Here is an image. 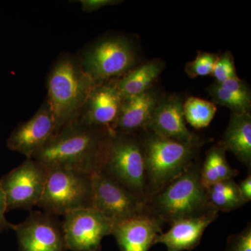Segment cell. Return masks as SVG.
Segmentation results:
<instances>
[{
  "instance_id": "1",
  "label": "cell",
  "mask_w": 251,
  "mask_h": 251,
  "mask_svg": "<svg viewBox=\"0 0 251 251\" xmlns=\"http://www.w3.org/2000/svg\"><path fill=\"white\" fill-rule=\"evenodd\" d=\"M110 133L75 120L56 132L31 158L48 171L64 168L92 174L98 171Z\"/></svg>"
},
{
  "instance_id": "2",
  "label": "cell",
  "mask_w": 251,
  "mask_h": 251,
  "mask_svg": "<svg viewBox=\"0 0 251 251\" xmlns=\"http://www.w3.org/2000/svg\"><path fill=\"white\" fill-rule=\"evenodd\" d=\"M95 85L80 62L69 57L59 59L49 75L46 100L53 114L56 132L77 120Z\"/></svg>"
},
{
  "instance_id": "3",
  "label": "cell",
  "mask_w": 251,
  "mask_h": 251,
  "mask_svg": "<svg viewBox=\"0 0 251 251\" xmlns=\"http://www.w3.org/2000/svg\"><path fill=\"white\" fill-rule=\"evenodd\" d=\"M141 143L148 202L187 171L193 163L200 144L181 143L150 131Z\"/></svg>"
},
{
  "instance_id": "4",
  "label": "cell",
  "mask_w": 251,
  "mask_h": 251,
  "mask_svg": "<svg viewBox=\"0 0 251 251\" xmlns=\"http://www.w3.org/2000/svg\"><path fill=\"white\" fill-rule=\"evenodd\" d=\"M201 168L193 163L186 172L147 202L149 212L172 223L214 210L201 179Z\"/></svg>"
},
{
  "instance_id": "5",
  "label": "cell",
  "mask_w": 251,
  "mask_h": 251,
  "mask_svg": "<svg viewBox=\"0 0 251 251\" xmlns=\"http://www.w3.org/2000/svg\"><path fill=\"white\" fill-rule=\"evenodd\" d=\"M98 171L147 203L143 145L134 133H110Z\"/></svg>"
},
{
  "instance_id": "6",
  "label": "cell",
  "mask_w": 251,
  "mask_h": 251,
  "mask_svg": "<svg viewBox=\"0 0 251 251\" xmlns=\"http://www.w3.org/2000/svg\"><path fill=\"white\" fill-rule=\"evenodd\" d=\"M37 206L54 216L92 206V174L75 170H49Z\"/></svg>"
},
{
  "instance_id": "7",
  "label": "cell",
  "mask_w": 251,
  "mask_h": 251,
  "mask_svg": "<svg viewBox=\"0 0 251 251\" xmlns=\"http://www.w3.org/2000/svg\"><path fill=\"white\" fill-rule=\"evenodd\" d=\"M81 66L94 83L119 78L134 66V50L130 41L114 37L97 43L84 54Z\"/></svg>"
},
{
  "instance_id": "8",
  "label": "cell",
  "mask_w": 251,
  "mask_h": 251,
  "mask_svg": "<svg viewBox=\"0 0 251 251\" xmlns=\"http://www.w3.org/2000/svg\"><path fill=\"white\" fill-rule=\"evenodd\" d=\"M49 171L34 161L27 158L0 179L5 193L7 211L23 209L31 210L37 206L45 188Z\"/></svg>"
},
{
  "instance_id": "9",
  "label": "cell",
  "mask_w": 251,
  "mask_h": 251,
  "mask_svg": "<svg viewBox=\"0 0 251 251\" xmlns=\"http://www.w3.org/2000/svg\"><path fill=\"white\" fill-rule=\"evenodd\" d=\"M92 206L115 224L149 212L146 202L99 171L92 174Z\"/></svg>"
},
{
  "instance_id": "10",
  "label": "cell",
  "mask_w": 251,
  "mask_h": 251,
  "mask_svg": "<svg viewBox=\"0 0 251 251\" xmlns=\"http://www.w3.org/2000/svg\"><path fill=\"white\" fill-rule=\"evenodd\" d=\"M114 225L93 207L69 213L62 223L66 248L72 251H100L102 240L112 234Z\"/></svg>"
},
{
  "instance_id": "11",
  "label": "cell",
  "mask_w": 251,
  "mask_h": 251,
  "mask_svg": "<svg viewBox=\"0 0 251 251\" xmlns=\"http://www.w3.org/2000/svg\"><path fill=\"white\" fill-rule=\"evenodd\" d=\"M19 251H64L62 224L56 216L41 211H31L27 219L16 225Z\"/></svg>"
},
{
  "instance_id": "12",
  "label": "cell",
  "mask_w": 251,
  "mask_h": 251,
  "mask_svg": "<svg viewBox=\"0 0 251 251\" xmlns=\"http://www.w3.org/2000/svg\"><path fill=\"white\" fill-rule=\"evenodd\" d=\"M55 132L53 114L46 100L31 119L19 124L11 132L6 146L11 151L31 158L52 138Z\"/></svg>"
},
{
  "instance_id": "13",
  "label": "cell",
  "mask_w": 251,
  "mask_h": 251,
  "mask_svg": "<svg viewBox=\"0 0 251 251\" xmlns=\"http://www.w3.org/2000/svg\"><path fill=\"white\" fill-rule=\"evenodd\" d=\"M122 101L123 99L117 89L116 79L96 84L77 120L113 133Z\"/></svg>"
},
{
  "instance_id": "14",
  "label": "cell",
  "mask_w": 251,
  "mask_h": 251,
  "mask_svg": "<svg viewBox=\"0 0 251 251\" xmlns=\"http://www.w3.org/2000/svg\"><path fill=\"white\" fill-rule=\"evenodd\" d=\"M163 222L147 212L114 225L112 234L122 251H148L162 233Z\"/></svg>"
},
{
  "instance_id": "15",
  "label": "cell",
  "mask_w": 251,
  "mask_h": 251,
  "mask_svg": "<svg viewBox=\"0 0 251 251\" xmlns=\"http://www.w3.org/2000/svg\"><path fill=\"white\" fill-rule=\"evenodd\" d=\"M183 104L181 99L175 96L161 99L147 129L159 136L181 143H201L199 138L186 126Z\"/></svg>"
},
{
  "instance_id": "16",
  "label": "cell",
  "mask_w": 251,
  "mask_h": 251,
  "mask_svg": "<svg viewBox=\"0 0 251 251\" xmlns=\"http://www.w3.org/2000/svg\"><path fill=\"white\" fill-rule=\"evenodd\" d=\"M218 216L219 211L214 209L202 215L177 220L172 223L169 230L158 236L154 244H163L167 251L192 250L199 244L204 231Z\"/></svg>"
},
{
  "instance_id": "17",
  "label": "cell",
  "mask_w": 251,
  "mask_h": 251,
  "mask_svg": "<svg viewBox=\"0 0 251 251\" xmlns=\"http://www.w3.org/2000/svg\"><path fill=\"white\" fill-rule=\"evenodd\" d=\"M161 99L157 92L150 89L139 95L124 99L115 132L135 134L137 130L147 129Z\"/></svg>"
},
{
  "instance_id": "18",
  "label": "cell",
  "mask_w": 251,
  "mask_h": 251,
  "mask_svg": "<svg viewBox=\"0 0 251 251\" xmlns=\"http://www.w3.org/2000/svg\"><path fill=\"white\" fill-rule=\"evenodd\" d=\"M219 145L239 161L250 168L251 166V116L250 113H232L229 125Z\"/></svg>"
},
{
  "instance_id": "19",
  "label": "cell",
  "mask_w": 251,
  "mask_h": 251,
  "mask_svg": "<svg viewBox=\"0 0 251 251\" xmlns=\"http://www.w3.org/2000/svg\"><path fill=\"white\" fill-rule=\"evenodd\" d=\"M162 70L163 64L159 60H152L116 79L117 89L123 100L139 95L151 89Z\"/></svg>"
},
{
  "instance_id": "20",
  "label": "cell",
  "mask_w": 251,
  "mask_h": 251,
  "mask_svg": "<svg viewBox=\"0 0 251 251\" xmlns=\"http://www.w3.org/2000/svg\"><path fill=\"white\" fill-rule=\"evenodd\" d=\"M226 151L218 144L206 153L205 161L201 168V181L206 191L216 182L233 179L239 173L227 163Z\"/></svg>"
},
{
  "instance_id": "21",
  "label": "cell",
  "mask_w": 251,
  "mask_h": 251,
  "mask_svg": "<svg viewBox=\"0 0 251 251\" xmlns=\"http://www.w3.org/2000/svg\"><path fill=\"white\" fill-rule=\"evenodd\" d=\"M211 205L217 211H230L246 204L241 198L239 186L233 179L224 180L206 189Z\"/></svg>"
},
{
  "instance_id": "22",
  "label": "cell",
  "mask_w": 251,
  "mask_h": 251,
  "mask_svg": "<svg viewBox=\"0 0 251 251\" xmlns=\"http://www.w3.org/2000/svg\"><path fill=\"white\" fill-rule=\"evenodd\" d=\"M185 121L196 129L208 126L216 112V106L212 102L197 97H189L183 104Z\"/></svg>"
},
{
  "instance_id": "23",
  "label": "cell",
  "mask_w": 251,
  "mask_h": 251,
  "mask_svg": "<svg viewBox=\"0 0 251 251\" xmlns=\"http://www.w3.org/2000/svg\"><path fill=\"white\" fill-rule=\"evenodd\" d=\"M208 92L214 103L227 107L232 110V113L237 115L250 113L251 95H242L224 90L216 82L208 88Z\"/></svg>"
},
{
  "instance_id": "24",
  "label": "cell",
  "mask_w": 251,
  "mask_h": 251,
  "mask_svg": "<svg viewBox=\"0 0 251 251\" xmlns=\"http://www.w3.org/2000/svg\"><path fill=\"white\" fill-rule=\"evenodd\" d=\"M218 58L216 54L200 52L194 60L186 64L185 72L191 78L211 75Z\"/></svg>"
},
{
  "instance_id": "25",
  "label": "cell",
  "mask_w": 251,
  "mask_h": 251,
  "mask_svg": "<svg viewBox=\"0 0 251 251\" xmlns=\"http://www.w3.org/2000/svg\"><path fill=\"white\" fill-rule=\"evenodd\" d=\"M211 75L215 77L216 82H224L237 76L232 53L225 52L223 55L219 57Z\"/></svg>"
},
{
  "instance_id": "26",
  "label": "cell",
  "mask_w": 251,
  "mask_h": 251,
  "mask_svg": "<svg viewBox=\"0 0 251 251\" xmlns=\"http://www.w3.org/2000/svg\"><path fill=\"white\" fill-rule=\"evenodd\" d=\"M227 251H251V224L242 232L229 238Z\"/></svg>"
},
{
  "instance_id": "27",
  "label": "cell",
  "mask_w": 251,
  "mask_h": 251,
  "mask_svg": "<svg viewBox=\"0 0 251 251\" xmlns=\"http://www.w3.org/2000/svg\"><path fill=\"white\" fill-rule=\"evenodd\" d=\"M224 90L242 95H251L247 86L238 76L229 79L222 82H216Z\"/></svg>"
},
{
  "instance_id": "28",
  "label": "cell",
  "mask_w": 251,
  "mask_h": 251,
  "mask_svg": "<svg viewBox=\"0 0 251 251\" xmlns=\"http://www.w3.org/2000/svg\"><path fill=\"white\" fill-rule=\"evenodd\" d=\"M7 211V205H6V196L1 182H0V233L8 229L14 230L16 225L11 224L6 219L5 214Z\"/></svg>"
},
{
  "instance_id": "29",
  "label": "cell",
  "mask_w": 251,
  "mask_h": 251,
  "mask_svg": "<svg viewBox=\"0 0 251 251\" xmlns=\"http://www.w3.org/2000/svg\"><path fill=\"white\" fill-rule=\"evenodd\" d=\"M82 6V11L85 12H92L103 8L104 6L120 4V1L116 0H80L79 1Z\"/></svg>"
},
{
  "instance_id": "30",
  "label": "cell",
  "mask_w": 251,
  "mask_h": 251,
  "mask_svg": "<svg viewBox=\"0 0 251 251\" xmlns=\"http://www.w3.org/2000/svg\"><path fill=\"white\" fill-rule=\"evenodd\" d=\"M239 186V193L241 198L244 202H247L251 201V175L249 174L247 177L241 181L240 184H238Z\"/></svg>"
}]
</instances>
